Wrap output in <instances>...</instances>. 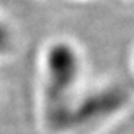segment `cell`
I'll return each instance as SVG.
<instances>
[{
    "label": "cell",
    "mask_w": 134,
    "mask_h": 134,
    "mask_svg": "<svg viewBox=\"0 0 134 134\" xmlns=\"http://www.w3.org/2000/svg\"><path fill=\"white\" fill-rule=\"evenodd\" d=\"M84 59L70 39L57 37L40 56V114L47 131L56 133L66 108L81 88Z\"/></svg>",
    "instance_id": "cell-1"
},
{
    "label": "cell",
    "mask_w": 134,
    "mask_h": 134,
    "mask_svg": "<svg viewBox=\"0 0 134 134\" xmlns=\"http://www.w3.org/2000/svg\"><path fill=\"white\" fill-rule=\"evenodd\" d=\"M133 69H134V54H133Z\"/></svg>",
    "instance_id": "cell-4"
},
{
    "label": "cell",
    "mask_w": 134,
    "mask_h": 134,
    "mask_svg": "<svg viewBox=\"0 0 134 134\" xmlns=\"http://www.w3.org/2000/svg\"><path fill=\"white\" fill-rule=\"evenodd\" d=\"M130 94L119 84L80 88L66 108L54 134H87L113 121L127 108Z\"/></svg>",
    "instance_id": "cell-2"
},
{
    "label": "cell",
    "mask_w": 134,
    "mask_h": 134,
    "mask_svg": "<svg viewBox=\"0 0 134 134\" xmlns=\"http://www.w3.org/2000/svg\"><path fill=\"white\" fill-rule=\"evenodd\" d=\"M14 33L10 24L0 17V59L10 56L14 49Z\"/></svg>",
    "instance_id": "cell-3"
}]
</instances>
